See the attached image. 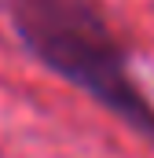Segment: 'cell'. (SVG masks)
Returning a JSON list of instances; mask_svg holds the SVG:
<instances>
[{
	"label": "cell",
	"instance_id": "obj_1",
	"mask_svg": "<svg viewBox=\"0 0 154 158\" xmlns=\"http://www.w3.org/2000/svg\"><path fill=\"white\" fill-rule=\"evenodd\" d=\"M4 11L37 66L154 143V99L132 74V55L99 0H4Z\"/></svg>",
	"mask_w": 154,
	"mask_h": 158
}]
</instances>
